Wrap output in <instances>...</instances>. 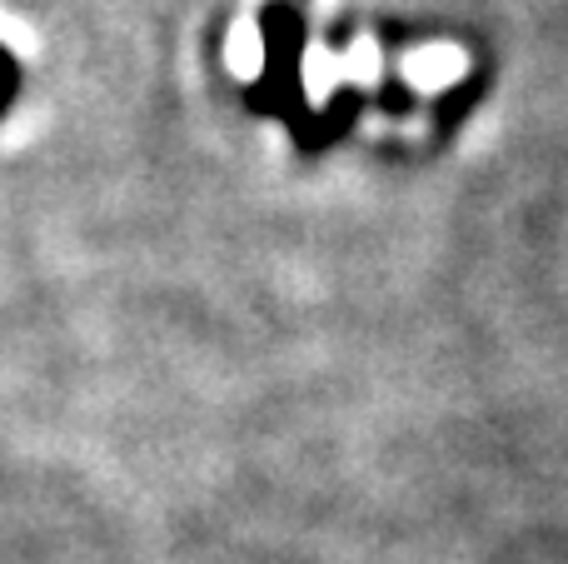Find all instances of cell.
Wrapping results in <instances>:
<instances>
[{"instance_id": "6da1fadb", "label": "cell", "mask_w": 568, "mask_h": 564, "mask_svg": "<svg viewBox=\"0 0 568 564\" xmlns=\"http://www.w3.org/2000/svg\"><path fill=\"white\" fill-rule=\"evenodd\" d=\"M464 70V56L459 50H439V56H409V80L414 85H429V75H434V85H439V80H449V75H459Z\"/></svg>"}]
</instances>
